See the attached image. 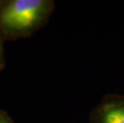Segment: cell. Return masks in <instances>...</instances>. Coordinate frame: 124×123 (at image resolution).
<instances>
[{"label":"cell","instance_id":"cell-1","mask_svg":"<svg viewBox=\"0 0 124 123\" xmlns=\"http://www.w3.org/2000/svg\"><path fill=\"white\" fill-rule=\"evenodd\" d=\"M53 9V3L46 0H15L0 15V22L7 30L27 34L40 26Z\"/></svg>","mask_w":124,"mask_h":123},{"label":"cell","instance_id":"cell-2","mask_svg":"<svg viewBox=\"0 0 124 123\" xmlns=\"http://www.w3.org/2000/svg\"><path fill=\"white\" fill-rule=\"evenodd\" d=\"M91 123H124V95L105 96L91 112Z\"/></svg>","mask_w":124,"mask_h":123},{"label":"cell","instance_id":"cell-3","mask_svg":"<svg viewBox=\"0 0 124 123\" xmlns=\"http://www.w3.org/2000/svg\"><path fill=\"white\" fill-rule=\"evenodd\" d=\"M0 123H10L8 120L5 119V118H2V117H0Z\"/></svg>","mask_w":124,"mask_h":123},{"label":"cell","instance_id":"cell-4","mask_svg":"<svg viewBox=\"0 0 124 123\" xmlns=\"http://www.w3.org/2000/svg\"><path fill=\"white\" fill-rule=\"evenodd\" d=\"M0 55H1V46H0Z\"/></svg>","mask_w":124,"mask_h":123}]
</instances>
